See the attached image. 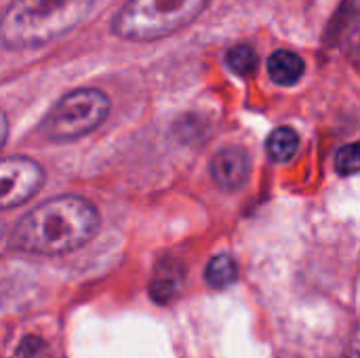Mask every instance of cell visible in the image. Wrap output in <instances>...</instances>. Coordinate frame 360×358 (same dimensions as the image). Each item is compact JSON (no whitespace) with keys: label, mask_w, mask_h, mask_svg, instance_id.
<instances>
[{"label":"cell","mask_w":360,"mask_h":358,"mask_svg":"<svg viewBox=\"0 0 360 358\" xmlns=\"http://www.w3.org/2000/svg\"><path fill=\"white\" fill-rule=\"evenodd\" d=\"M44 184V169L27 156H6L0 167V205L13 209L30 200Z\"/></svg>","instance_id":"cell-5"},{"label":"cell","mask_w":360,"mask_h":358,"mask_svg":"<svg viewBox=\"0 0 360 358\" xmlns=\"http://www.w3.org/2000/svg\"><path fill=\"white\" fill-rule=\"evenodd\" d=\"M97 0H13L2 15L0 40L4 49H36L76 27Z\"/></svg>","instance_id":"cell-2"},{"label":"cell","mask_w":360,"mask_h":358,"mask_svg":"<svg viewBox=\"0 0 360 358\" xmlns=\"http://www.w3.org/2000/svg\"><path fill=\"white\" fill-rule=\"evenodd\" d=\"M209 0H129L112 21L124 40H156L192 23Z\"/></svg>","instance_id":"cell-3"},{"label":"cell","mask_w":360,"mask_h":358,"mask_svg":"<svg viewBox=\"0 0 360 358\" xmlns=\"http://www.w3.org/2000/svg\"><path fill=\"white\" fill-rule=\"evenodd\" d=\"M42 350H44V344H42L38 338H25V340L19 344L17 354H19V358H36Z\"/></svg>","instance_id":"cell-14"},{"label":"cell","mask_w":360,"mask_h":358,"mask_svg":"<svg viewBox=\"0 0 360 358\" xmlns=\"http://www.w3.org/2000/svg\"><path fill=\"white\" fill-rule=\"evenodd\" d=\"M342 51L350 59L360 61V11L356 15H352V19L348 21V25L342 34Z\"/></svg>","instance_id":"cell-13"},{"label":"cell","mask_w":360,"mask_h":358,"mask_svg":"<svg viewBox=\"0 0 360 358\" xmlns=\"http://www.w3.org/2000/svg\"><path fill=\"white\" fill-rule=\"evenodd\" d=\"M300 150V135L291 127H278L266 141V154L272 162H289Z\"/></svg>","instance_id":"cell-9"},{"label":"cell","mask_w":360,"mask_h":358,"mask_svg":"<svg viewBox=\"0 0 360 358\" xmlns=\"http://www.w3.org/2000/svg\"><path fill=\"white\" fill-rule=\"evenodd\" d=\"M251 173V158L238 146L221 148L211 160V175L224 190H238L247 184Z\"/></svg>","instance_id":"cell-6"},{"label":"cell","mask_w":360,"mask_h":358,"mask_svg":"<svg viewBox=\"0 0 360 358\" xmlns=\"http://www.w3.org/2000/svg\"><path fill=\"white\" fill-rule=\"evenodd\" d=\"M97 209L80 196H57L25 213L11 232V247L34 255H61L86 245L99 230Z\"/></svg>","instance_id":"cell-1"},{"label":"cell","mask_w":360,"mask_h":358,"mask_svg":"<svg viewBox=\"0 0 360 358\" xmlns=\"http://www.w3.org/2000/svg\"><path fill=\"white\" fill-rule=\"evenodd\" d=\"M268 76L281 87H293L304 76V59L293 51H276L268 59Z\"/></svg>","instance_id":"cell-8"},{"label":"cell","mask_w":360,"mask_h":358,"mask_svg":"<svg viewBox=\"0 0 360 358\" xmlns=\"http://www.w3.org/2000/svg\"><path fill=\"white\" fill-rule=\"evenodd\" d=\"M205 276H207V283L213 289H226V287H230L238 279V266H236L234 257H230L226 253L224 255H215L207 264Z\"/></svg>","instance_id":"cell-10"},{"label":"cell","mask_w":360,"mask_h":358,"mask_svg":"<svg viewBox=\"0 0 360 358\" xmlns=\"http://www.w3.org/2000/svg\"><path fill=\"white\" fill-rule=\"evenodd\" d=\"M184 279H186V270H184L181 262H177L173 257L162 260L156 266L152 283H150L152 300L158 302V304H169L179 293V289L184 285Z\"/></svg>","instance_id":"cell-7"},{"label":"cell","mask_w":360,"mask_h":358,"mask_svg":"<svg viewBox=\"0 0 360 358\" xmlns=\"http://www.w3.org/2000/svg\"><path fill=\"white\" fill-rule=\"evenodd\" d=\"M110 114V99L99 89H76L44 116L40 131L53 141H72L93 133Z\"/></svg>","instance_id":"cell-4"},{"label":"cell","mask_w":360,"mask_h":358,"mask_svg":"<svg viewBox=\"0 0 360 358\" xmlns=\"http://www.w3.org/2000/svg\"><path fill=\"white\" fill-rule=\"evenodd\" d=\"M335 171L344 177L350 175H359L360 173V141L356 143H348L344 148L338 150L335 156Z\"/></svg>","instance_id":"cell-12"},{"label":"cell","mask_w":360,"mask_h":358,"mask_svg":"<svg viewBox=\"0 0 360 358\" xmlns=\"http://www.w3.org/2000/svg\"><path fill=\"white\" fill-rule=\"evenodd\" d=\"M226 63L228 68L238 74V76H249L255 72L257 68V53L253 46L249 44H234L228 53H226Z\"/></svg>","instance_id":"cell-11"},{"label":"cell","mask_w":360,"mask_h":358,"mask_svg":"<svg viewBox=\"0 0 360 358\" xmlns=\"http://www.w3.org/2000/svg\"><path fill=\"white\" fill-rule=\"evenodd\" d=\"M350 358H360V323L359 327L354 329L352 333V340H350V352H348Z\"/></svg>","instance_id":"cell-15"}]
</instances>
